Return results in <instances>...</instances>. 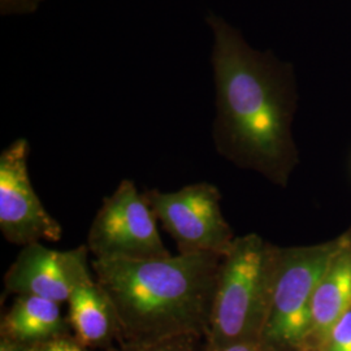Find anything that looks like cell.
Instances as JSON below:
<instances>
[{
	"instance_id": "cell-7",
	"label": "cell",
	"mask_w": 351,
	"mask_h": 351,
	"mask_svg": "<svg viewBox=\"0 0 351 351\" xmlns=\"http://www.w3.org/2000/svg\"><path fill=\"white\" fill-rule=\"evenodd\" d=\"M30 145L19 138L0 154V232L5 241L26 246L40 241L58 242L60 223L39 199L29 175Z\"/></svg>"
},
{
	"instance_id": "cell-1",
	"label": "cell",
	"mask_w": 351,
	"mask_h": 351,
	"mask_svg": "<svg viewBox=\"0 0 351 351\" xmlns=\"http://www.w3.org/2000/svg\"><path fill=\"white\" fill-rule=\"evenodd\" d=\"M216 88L215 147L220 155L284 182L297 160L291 119L297 93L293 66L254 50L237 29L210 13Z\"/></svg>"
},
{
	"instance_id": "cell-3",
	"label": "cell",
	"mask_w": 351,
	"mask_h": 351,
	"mask_svg": "<svg viewBox=\"0 0 351 351\" xmlns=\"http://www.w3.org/2000/svg\"><path fill=\"white\" fill-rule=\"evenodd\" d=\"M280 249L251 233L223 255L206 335V349L263 337Z\"/></svg>"
},
{
	"instance_id": "cell-10",
	"label": "cell",
	"mask_w": 351,
	"mask_h": 351,
	"mask_svg": "<svg viewBox=\"0 0 351 351\" xmlns=\"http://www.w3.org/2000/svg\"><path fill=\"white\" fill-rule=\"evenodd\" d=\"M351 308V243L329 267L315 291L303 349L326 346L333 326Z\"/></svg>"
},
{
	"instance_id": "cell-8",
	"label": "cell",
	"mask_w": 351,
	"mask_h": 351,
	"mask_svg": "<svg viewBox=\"0 0 351 351\" xmlns=\"http://www.w3.org/2000/svg\"><path fill=\"white\" fill-rule=\"evenodd\" d=\"M86 245L72 250H55L42 242L24 246L4 275V289L16 295H37L68 302L80 285L94 280Z\"/></svg>"
},
{
	"instance_id": "cell-15",
	"label": "cell",
	"mask_w": 351,
	"mask_h": 351,
	"mask_svg": "<svg viewBox=\"0 0 351 351\" xmlns=\"http://www.w3.org/2000/svg\"><path fill=\"white\" fill-rule=\"evenodd\" d=\"M45 0H0V13L8 14H29L34 13Z\"/></svg>"
},
{
	"instance_id": "cell-12",
	"label": "cell",
	"mask_w": 351,
	"mask_h": 351,
	"mask_svg": "<svg viewBox=\"0 0 351 351\" xmlns=\"http://www.w3.org/2000/svg\"><path fill=\"white\" fill-rule=\"evenodd\" d=\"M106 351H206L204 339L177 336L154 341H121Z\"/></svg>"
},
{
	"instance_id": "cell-6",
	"label": "cell",
	"mask_w": 351,
	"mask_h": 351,
	"mask_svg": "<svg viewBox=\"0 0 351 351\" xmlns=\"http://www.w3.org/2000/svg\"><path fill=\"white\" fill-rule=\"evenodd\" d=\"M145 194L178 254L226 255L234 242L221 213L220 191L213 184H190L176 191L152 189Z\"/></svg>"
},
{
	"instance_id": "cell-16",
	"label": "cell",
	"mask_w": 351,
	"mask_h": 351,
	"mask_svg": "<svg viewBox=\"0 0 351 351\" xmlns=\"http://www.w3.org/2000/svg\"><path fill=\"white\" fill-rule=\"evenodd\" d=\"M206 351H277L274 349L271 345L264 342L263 339H256V341H243V342H236L226 345L224 348L215 349V350Z\"/></svg>"
},
{
	"instance_id": "cell-13",
	"label": "cell",
	"mask_w": 351,
	"mask_h": 351,
	"mask_svg": "<svg viewBox=\"0 0 351 351\" xmlns=\"http://www.w3.org/2000/svg\"><path fill=\"white\" fill-rule=\"evenodd\" d=\"M326 349L328 351H351V308L333 326Z\"/></svg>"
},
{
	"instance_id": "cell-2",
	"label": "cell",
	"mask_w": 351,
	"mask_h": 351,
	"mask_svg": "<svg viewBox=\"0 0 351 351\" xmlns=\"http://www.w3.org/2000/svg\"><path fill=\"white\" fill-rule=\"evenodd\" d=\"M223 255L177 254L147 261L93 259L111 298L123 341L177 336L206 339Z\"/></svg>"
},
{
	"instance_id": "cell-4",
	"label": "cell",
	"mask_w": 351,
	"mask_h": 351,
	"mask_svg": "<svg viewBox=\"0 0 351 351\" xmlns=\"http://www.w3.org/2000/svg\"><path fill=\"white\" fill-rule=\"evenodd\" d=\"M350 239L280 249L263 339L277 351H300L310 329L315 291Z\"/></svg>"
},
{
	"instance_id": "cell-11",
	"label": "cell",
	"mask_w": 351,
	"mask_h": 351,
	"mask_svg": "<svg viewBox=\"0 0 351 351\" xmlns=\"http://www.w3.org/2000/svg\"><path fill=\"white\" fill-rule=\"evenodd\" d=\"M60 306L37 295H16L10 310L1 316L0 339L39 343L72 333Z\"/></svg>"
},
{
	"instance_id": "cell-17",
	"label": "cell",
	"mask_w": 351,
	"mask_h": 351,
	"mask_svg": "<svg viewBox=\"0 0 351 351\" xmlns=\"http://www.w3.org/2000/svg\"><path fill=\"white\" fill-rule=\"evenodd\" d=\"M39 343H29V342H20V341H13V339H0V351H38Z\"/></svg>"
},
{
	"instance_id": "cell-9",
	"label": "cell",
	"mask_w": 351,
	"mask_h": 351,
	"mask_svg": "<svg viewBox=\"0 0 351 351\" xmlns=\"http://www.w3.org/2000/svg\"><path fill=\"white\" fill-rule=\"evenodd\" d=\"M66 303L72 335L84 346L106 351L123 341L116 308L95 278L75 289Z\"/></svg>"
},
{
	"instance_id": "cell-14",
	"label": "cell",
	"mask_w": 351,
	"mask_h": 351,
	"mask_svg": "<svg viewBox=\"0 0 351 351\" xmlns=\"http://www.w3.org/2000/svg\"><path fill=\"white\" fill-rule=\"evenodd\" d=\"M38 351H95L84 346L72 333L40 342Z\"/></svg>"
},
{
	"instance_id": "cell-5",
	"label": "cell",
	"mask_w": 351,
	"mask_h": 351,
	"mask_svg": "<svg viewBox=\"0 0 351 351\" xmlns=\"http://www.w3.org/2000/svg\"><path fill=\"white\" fill-rule=\"evenodd\" d=\"M156 215L134 181L123 180L106 197L88 228V246L94 259L147 261L169 256L158 229Z\"/></svg>"
}]
</instances>
